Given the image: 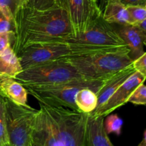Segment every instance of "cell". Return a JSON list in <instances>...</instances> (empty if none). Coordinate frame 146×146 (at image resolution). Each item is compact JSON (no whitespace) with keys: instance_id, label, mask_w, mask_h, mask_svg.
Here are the masks:
<instances>
[{"instance_id":"f1b7e54d","label":"cell","mask_w":146,"mask_h":146,"mask_svg":"<svg viewBox=\"0 0 146 146\" xmlns=\"http://www.w3.org/2000/svg\"><path fill=\"white\" fill-rule=\"evenodd\" d=\"M106 1L107 0H105ZM125 6H131V5H141L145 6L146 0H120Z\"/></svg>"},{"instance_id":"ffe728a7","label":"cell","mask_w":146,"mask_h":146,"mask_svg":"<svg viewBox=\"0 0 146 146\" xmlns=\"http://www.w3.org/2000/svg\"><path fill=\"white\" fill-rule=\"evenodd\" d=\"M0 146H10L5 115V98L0 95Z\"/></svg>"},{"instance_id":"836d02e7","label":"cell","mask_w":146,"mask_h":146,"mask_svg":"<svg viewBox=\"0 0 146 146\" xmlns=\"http://www.w3.org/2000/svg\"><path fill=\"white\" fill-rule=\"evenodd\" d=\"M145 146H146V144H145Z\"/></svg>"},{"instance_id":"52a82bcc","label":"cell","mask_w":146,"mask_h":146,"mask_svg":"<svg viewBox=\"0 0 146 146\" xmlns=\"http://www.w3.org/2000/svg\"><path fill=\"white\" fill-rule=\"evenodd\" d=\"M38 110L5 98V115L10 146H32V134Z\"/></svg>"},{"instance_id":"6da1fadb","label":"cell","mask_w":146,"mask_h":146,"mask_svg":"<svg viewBox=\"0 0 146 146\" xmlns=\"http://www.w3.org/2000/svg\"><path fill=\"white\" fill-rule=\"evenodd\" d=\"M14 20L12 48L17 56L30 45L74 34L66 9L61 5L39 9L27 4L19 10Z\"/></svg>"},{"instance_id":"5b68a950","label":"cell","mask_w":146,"mask_h":146,"mask_svg":"<svg viewBox=\"0 0 146 146\" xmlns=\"http://www.w3.org/2000/svg\"><path fill=\"white\" fill-rule=\"evenodd\" d=\"M51 119L61 146H85L86 127L88 113L64 106L39 103Z\"/></svg>"},{"instance_id":"8992f818","label":"cell","mask_w":146,"mask_h":146,"mask_svg":"<svg viewBox=\"0 0 146 146\" xmlns=\"http://www.w3.org/2000/svg\"><path fill=\"white\" fill-rule=\"evenodd\" d=\"M84 78L74 66L64 58L44 63L22 70L16 81L25 85H48Z\"/></svg>"},{"instance_id":"3957f363","label":"cell","mask_w":146,"mask_h":146,"mask_svg":"<svg viewBox=\"0 0 146 146\" xmlns=\"http://www.w3.org/2000/svg\"><path fill=\"white\" fill-rule=\"evenodd\" d=\"M49 43H64L86 54L115 49L126 46L112 24L103 18V14L94 25L83 32L54 38Z\"/></svg>"},{"instance_id":"e0dca14e","label":"cell","mask_w":146,"mask_h":146,"mask_svg":"<svg viewBox=\"0 0 146 146\" xmlns=\"http://www.w3.org/2000/svg\"><path fill=\"white\" fill-rule=\"evenodd\" d=\"M23 68L19 56L9 46L1 55H0V76L9 78H15Z\"/></svg>"},{"instance_id":"7402d4cb","label":"cell","mask_w":146,"mask_h":146,"mask_svg":"<svg viewBox=\"0 0 146 146\" xmlns=\"http://www.w3.org/2000/svg\"><path fill=\"white\" fill-rule=\"evenodd\" d=\"M131 25H136L146 19V8L145 6L131 5L127 6Z\"/></svg>"},{"instance_id":"83f0119b","label":"cell","mask_w":146,"mask_h":146,"mask_svg":"<svg viewBox=\"0 0 146 146\" xmlns=\"http://www.w3.org/2000/svg\"><path fill=\"white\" fill-rule=\"evenodd\" d=\"M135 26L137 27L141 37H142L143 44L146 46V19Z\"/></svg>"},{"instance_id":"7c38bea8","label":"cell","mask_w":146,"mask_h":146,"mask_svg":"<svg viewBox=\"0 0 146 146\" xmlns=\"http://www.w3.org/2000/svg\"><path fill=\"white\" fill-rule=\"evenodd\" d=\"M103 116H93L88 113L86 127L85 146H113L104 128Z\"/></svg>"},{"instance_id":"277c9868","label":"cell","mask_w":146,"mask_h":146,"mask_svg":"<svg viewBox=\"0 0 146 146\" xmlns=\"http://www.w3.org/2000/svg\"><path fill=\"white\" fill-rule=\"evenodd\" d=\"M106 80L76 78L48 85H25L28 94L39 103L51 106H64L79 111L76 105L75 95L79 90L88 88L98 93Z\"/></svg>"},{"instance_id":"9a60e30c","label":"cell","mask_w":146,"mask_h":146,"mask_svg":"<svg viewBox=\"0 0 146 146\" xmlns=\"http://www.w3.org/2000/svg\"><path fill=\"white\" fill-rule=\"evenodd\" d=\"M0 95L19 105H27L28 92L25 87L14 78L0 76Z\"/></svg>"},{"instance_id":"f546056e","label":"cell","mask_w":146,"mask_h":146,"mask_svg":"<svg viewBox=\"0 0 146 146\" xmlns=\"http://www.w3.org/2000/svg\"><path fill=\"white\" fill-rule=\"evenodd\" d=\"M146 144V131L144 132V136L143 141L138 144V146H145Z\"/></svg>"},{"instance_id":"ac0fdd59","label":"cell","mask_w":146,"mask_h":146,"mask_svg":"<svg viewBox=\"0 0 146 146\" xmlns=\"http://www.w3.org/2000/svg\"><path fill=\"white\" fill-rule=\"evenodd\" d=\"M74 100L78 109L85 113L93 112L98 102L96 93L88 88L79 90L75 95Z\"/></svg>"},{"instance_id":"9c48e42d","label":"cell","mask_w":146,"mask_h":146,"mask_svg":"<svg viewBox=\"0 0 146 146\" xmlns=\"http://www.w3.org/2000/svg\"><path fill=\"white\" fill-rule=\"evenodd\" d=\"M66 9L74 31L73 34L85 31L103 14L96 0H66Z\"/></svg>"},{"instance_id":"4fadbf2b","label":"cell","mask_w":146,"mask_h":146,"mask_svg":"<svg viewBox=\"0 0 146 146\" xmlns=\"http://www.w3.org/2000/svg\"><path fill=\"white\" fill-rule=\"evenodd\" d=\"M121 38L129 48V56L133 61L139 58L145 51L142 37L135 25L112 24Z\"/></svg>"},{"instance_id":"7a4b0ae2","label":"cell","mask_w":146,"mask_h":146,"mask_svg":"<svg viewBox=\"0 0 146 146\" xmlns=\"http://www.w3.org/2000/svg\"><path fill=\"white\" fill-rule=\"evenodd\" d=\"M127 46L83 56L63 58L89 79L107 80L118 71L133 64Z\"/></svg>"},{"instance_id":"d6986e66","label":"cell","mask_w":146,"mask_h":146,"mask_svg":"<svg viewBox=\"0 0 146 146\" xmlns=\"http://www.w3.org/2000/svg\"><path fill=\"white\" fill-rule=\"evenodd\" d=\"M28 3L29 0H0V9L6 16L14 19L19 10Z\"/></svg>"},{"instance_id":"1f68e13d","label":"cell","mask_w":146,"mask_h":146,"mask_svg":"<svg viewBox=\"0 0 146 146\" xmlns=\"http://www.w3.org/2000/svg\"><path fill=\"white\" fill-rule=\"evenodd\" d=\"M145 8H146V3H145Z\"/></svg>"},{"instance_id":"d4e9b609","label":"cell","mask_w":146,"mask_h":146,"mask_svg":"<svg viewBox=\"0 0 146 146\" xmlns=\"http://www.w3.org/2000/svg\"><path fill=\"white\" fill-rule=\"evenodd\" d=\"M14 40V33L1 32L0 33V55L3 54L9 46H12Z\"/></svg>"},{"instance_id":"cb8c5ba5","label":"cell","mask_w":146,"mask_h":146,"mask_svg":"<svg viewBox=\"0 0 146 146\" xmlns=\"http://www.w3.org/2000/svg\"><path fill=\"white\" fill-rule=\"evenodd\" d=\"M15 31V20L6 16L0 9V33Z\"/></svg>"},{"instance_id":"d6a6232c","label":"cell","mask_w":146,"mask_h":146,"mask_svg":"<svg viewBox=\"0 0 146 146\" xmlns=\"http://www.w3.org/2000/svg\"><path fill=\"white\" fill-rule=\"evenodd\" d=\"M96 1H98V0H96Z\"/></svg>"},{"instance_id":"8fae6325","label":"cell","mask_w":146,"mask_h":146,"mask_svg":"<svg viewBox=\"0 0 146 146\" xmlns=\"http://www.w3.org/2000/svg\"><path fill=\"white\" fill-rule=\"evenodd\" d=\"M32 146H61L49 116L40 106L32 134Z\"/></svg>"},{"instance_id":"ba28073f","label":"cell","mask_w":146,"mask_h":146,"mask_svg":"<svg viewBox=\"0 0 146 146\" xmlns=\"http://www.w3.org/2000/svg\"><path fill=\"white\" fill-rule=\"evenodd\" d=\"M86 55L64 43L34 44L24 48L19 54V59L23 70L48 61L66 57Z\"/></svg>"},{"instance_id":"603a6c76","label":"cell","mask_w":146,"mask_h":146,"mask_svg":"<svg viewBox=\"0 0 146 146\" xmlns=\"http://www.w3.org/2000/svg\"><path fill=\"white\" fill-rule=\"evenodd\" d=\"M128 102L135 105H145L146 104V86L141 84L132 94L128 99Z\"/></svg>"},{"instance_id":"2e32d148","label":"cell","mask_w":146,"mask_h":146,"mask_svg":"<svg viewBox=\"0 0 146 146\" xmlns=\"http://www.w3.org/2000/svg\"><path fill=\"white\" fill-rule=\"evenodd\" d=\"M103 18L109 24H131L126 6L120 0H107Z\"/></svg>"},{"instance_id":"44dd1931","label":"cell","mask_w":146,"mask_h":146,"mask_svg":"<svg viewBox=\"0 0 146 146\" xmlns=\"http://www.w3.org/2000/svg\"><path fill=\"white\" fill-rule=\"evenodd\" d=\"M104 118V128L107 134L114 133L120 135L121 133V128L123 125V120L117 114L107 115Z\"/></svg>"},{"instance_id":"30bf717a","label":"cell","mask_w":146,"mask_h":146,"mask_svg":"<svg viewBox=\"0 0 146 146\" xmlns=\"http://www.w3.org/2000/svg\"><path fill=\"white\" fill-rule=\"evenodd\" d=\"M146 78L141 73L135 71L131 76H130L115 92L111 96L106 103L96 111L90 113V115L93 116L106 117L108 114H111L117 108H121L128 102L130 96L133 91L143 84Z\"/></svg>"},{"instance_id":"5bb4252c","label":"cell","mask_w":146,"mask_h":146,"mask_svg":"<svg viewBox=\"0 0 146 146\" xmlns=\"http://www.w3.org/2000/svg\"><path fill=\"white\" fill-rule=\"evenodd\" d=\"M135 71V69L134 68L133 64H131V66L118 71L107 79L104 85L100 88L98 92L96 94L98 102H97L96 108L93 112L98 111L99 108H101L111 98V96L115 92V91L119 88L120 86Z\"/></svg>"},{"instance_id":"4dcf8cb0","label":"cell","mask_w":146,"mask_h":146,"mask_svg":"<svg viewBox=\"0 0 146 146\" xmlns=\"http://www.w3.org/2000/svg\"><path fill=\"white\" fill-rule=\"evenodd\" d=\"M60 1H61L62 5L66 8V0H60Z\"/></svg>"},{"instance_id":"484cf974","label":"cell","mask_w":146,"mask_h":146,"mask_svg":"<svg viewBox=\"0 0 146 146\" xmlns=\"http://www.w3.org/2000/svg\"><path fill=\"white\" fill-rule=\"evenodd\" d=\"M28 5L39 9H48L55 5L64 7L60 0H29Z\"/></svg>"},{"instance_id":"4316f807","label":"cell","mask_w":146,"mask_h":146,"mask_svg":"<svg viewBox=\"0 0 146 146\" xmlns=\"http://www.w3.org/2000/svg\"><path fill=\"white\" fill-rule=\"evenodd\" d=\"M135 71L141 73L146 78V51L133 63Z\"/></svg>"}]
</instances>
